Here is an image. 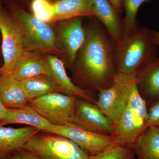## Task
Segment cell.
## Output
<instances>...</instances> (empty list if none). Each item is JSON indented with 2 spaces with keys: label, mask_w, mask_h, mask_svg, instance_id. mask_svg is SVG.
Instances as JSON below:
<instances>
[{
  "label": "cell",
  "mask_w": 159,
  "mask_h": 159,
  "mask_svg": "<svg viewBox=\"0 0 159 159\" xmlns=\"http://www.w3.org/2000/svg\"><path fill=\"white\" fill-rule=\"evenodd\" d=\"M86 36L73 67L84 89L98 94L114 84L116 74L117 47L99 20L85 28Z\"/></svg>",
  "instance_id": "obj_1"
},
{
  "label": "cell",
  "mask_w": 159,
  "mask_h": 159,
  "mask_svg": "<svg viewBox=\"0 0 159 159\" xmlns=\"http://www.w3.org/2000/svg\"><path fill=\"white\" fill-rule=\"evenodd\" d=\"M158 53V47L152 38L150 29L139 25L117 49V72L137 75Z\"/></svg>",
  "instance_id": "obj_2"
},
{
  "label": "cell",
  "mask_w": 159,
  "mask_h": 159,
  "mask_svg": "<svg viewBox=\"0 0 159 159\" xmlns=\"http://www.w3.org/2000/svg\"><path fill=\"white\" fill-rule=\"evenodd\" d=\"M114 125L111 136L116 143L131 148L148 128V106L138 92L136 83L132 89L126 107Z\"/></svg>",
  "instance_id": "obj_3"
},
{
  "label": "cell",
  "mask_w": 159,
  "mask_h": 159,
  "mask_svg": "<svg viewBox=\"0 0 159 159\" xmlns=\"http://www.w3.org/2000/svg\"><path fill=\"white\" fill-rule=\"evenodd\" d=\"M24 150L41 159H89L88 152L60 135L40 131L24 146Z\"/></svg>",
  "instance_id": "obj_4"
},
{
  "label": "cell",
  "mask_w": 159,
  "mask_h": 159,
  "mask_svg": "<svg viewBox=\"0 0 159 159\" xmlns=\"http://www.w3.org/2000/svg\"><path fill=\"white\" fill-rule=\"evenodd\" d=\"M136 76L135 74L117 72L114 84L97 94L95 104L112 121L114 125L128 104L132 89L136 84Z\"/></svg>",
  "instance_id": "obj_5"
},
{
  "label": "cell",
  "mask_w": 159,
  "mask_h": 159,
  "mask_svg": "<svg viewBox=\"0 0 159 159\" xmlns=\"http://www.w3.org/2000/svg\"><path fill=\"white\" fill-rule=\"evenodd\" d=\"M78 98L59 92H53L32 99L28 104L52 125L74 124Z\"/></svg>",
  "instance_id": "obj_6"
},
{
  "label": "cell",
  "mask_w": 159,
  "mask_h": 159,
  "mask_svg": "<svg viewBox=\"0 0 159 159\" xmlns=\"http://www.w3.org/2000/svg\"><path fill=\"white\" fill-rule=\"evenodd\" d=\"M14 12L22 30L25 47L44 52L56 50V35L51 26L22 9H15Z\"/></svg>",
  "instance_id": "obj_7"
},
{
  "label": "cell",
  "mask_w": 159,
  "mask_h": 159,
  "mask_svg": "<svg viewBox=\"0 0 159 159\" xmlns=\"http://www.w3.org/2000/svg\"><path fill=\"white\" fill-rule=\"evenodd\" d=\"M0 31L2 36L1 48L3 63L1 74H7L14 67L25 53L22 30L17 21L1 9Z\"/></svg>",
  "instance_id": "obj_8"
},
{
  "label": "cell",
  "mask_w": 159,
  "mask_h": 159,
  "mask_svg": "<svg viewBox=\"0 0 159 159\" xmlns=\"http://www.w3.org/2000/svg\"><path fill=\"white\" fill-rule=\"evenodd\" d=\"M50 133L67 138L90 154L100 153L116 144L111 136L95 133L74 124L53 125Z\"/></svg>",
  "instance_id": "obj_9"
},
{
  "label": "cell",
  "mask_w": 159,
  "mask_h": 159,
  "mask_svg": "<svg viewBox=\"0 0 159 159\" xmlns=\"http://www.w3.org/2000/svg\"><path fill=\"white\" fill-rule=\"evenodd\" d=\"M74 124L95 133L111 136L114 124L95 103L77 99Z\"/></svg>",
  "instance_id": "obj_10"
},
{
  "label": "cell",
  "mask_w": 159,
  "mask_h": 159,
  "mask_svg": "<svg viewBox=\"0 0 159 159\" xmlns=\"http://www.w3.org/2000/svg\"><path fill=\"white\" fill-rule=\"evenodd\" d=\"M47 58L50 69V77L54 81L59 93L96 103L97 97L96 93L81 88L74 84L68 76L62 61L51 55Z\"/></svg>",
  "instance_id": "obj_11"
},
{
  "label": "cell",
  "mask_w": 159,
  "mask_h": 159,
  "mask_svg": "<svg viewBox=\"0 0 159 159\" xmlns=\"http://www.w3.org/2000/svg\"><path fill=\"white\" fill-rule=\"evenodd\" d=\"M94 17L99 20L116 43L117 48L124 42L123 19L109 0H92Z\"/></svg>",
  "instance_id": "obj_12"
},
{
  "label": "cell",
  "mask_w": 159,
  "mask_h": 159,
  "mask_svg": "<svg viewBox=\"0 0 159 159\" xmlns=\"http://www.w3.org/2000/svg\"><path fill=\"white\" fill-rule=\"evenodd\" d=\"M86 36L85 29L81 17L67 20L61 29V42L72 67L78 52L85 42Z\"/></svg>",
  "instance_id": "obj_13"
},
{
  "label": "cell",
  "mask_w": 159,
  "mask_h": 159,
  "mask_svg": "<svg viewBox=\"0 0 159 159\" xmlns=\"http://www.w3.org/2000/svg\"><path fill=\"white\" fill-rule=\"evenodd\" d=\"M136 83L147 106L159 99V57H155L137 74Z\"/></svg>",
  "instance_id": "obj_14"
},
{
  "label": "cell",
  "mask_w": 159,
  "mask_h": 159,
  "mask_svg": "<svg viewBox=\"0 0 159 159\" xmlns=\"http://www.w3.org/2000/svg\"><path fill=\"white\" fill-rule=\"evenodd\" d=\"M39 131L31 126L14 128L0 125V156H9L22 150L29 140Z\"/></svg>",
  "instance_id": "obj_15"
},
{
  "label": "cell",
  "mask_w": 159,
  "mask_h": 159,
  "mask_svg": "<svg viewBox=\"0 0 159 159\" xmlns=\"http://www.w3.org/2000/svg\"><path fill=\"white\" fill-rule=\"evenodd\" d=\"M4 75L20 81L41 75L50 77V69L47 58L25 52L14 67Z\"/></svg>",
  "instance_id": "obj_16"
},
{
  "label": "cell",
  "mask_w": 159,
  "mask_h": 159,
  "mask_svg": "<svg viewBox=\"0 0 159 159\" xmlns=\"http://www.w3.org/2000/svg\"><path fill=\"white\" fill-rule=\"evenodd\" d=\"M21 124L37 129L40 131L50 132L52 124L42 117L28 104L21 108H7L0 125Z\"/></svg>",
  "instance_id": "obj_17"
},
{
  "label": "cell",
  "mask_w": 159,
  "mask_h": 159,
  "mask_svg": "<svg viewBox=\"0 0 159 159\" xmlns=\"http://www.w3.org/2000/svg\"><path fill=\"white\" fill-rule=\"evenodd\" d=\"M0 98L7 108H21L29 103L20 81L4 74H0Z\"/></svg>",
  "instance_id": "obj_18"
},
{
  "label": "cell",
  "mask_w": 159,
  "mask_h": 159,
  "mask_svg": "<svg viewBox=\"0 0 159 159\" xmlns=\"http://www.w3.org/2000/svg\"><path fill=\"white\" fill-rule=\"evenodd\" d=\"M53 3L55 21L94 16L92 0H57Z\"/></svg>",
  "instance_id": "obj_19"
},
{
  "label": "cell",
  "mask_w": 159,
  "mask_h": 159,
  "mask_svg": "<svg viewBox=\"0 0 159 159\" xmlns=\"http://www.w3.org/2000/svg\"><path fill=\"white\" fill-rule=\"evenodd\" d=\"M137 159H159V130L148 127L134 145Z\"/></svg>",
  "instance_id": "obj_20"
},
{
  "label": "cell",
  "mask_w": 159,
  "mask_h": 159,
  "mask_svg": "<svg viewBox=\"0 0 159 159\" xmlns=\"http://www.w3.org/2000/svg\"><path fill=\"white\" fill-rule=\"evenodd\" d=\"M20 81L29 102L49 93L59 92L54 81L47 75L35 76Z\"/></svg>",
  "instance_id": "obj_21"
},
{
  "label": "cell",
  "mask_w": 159,
  "mask_h": 159,
  "mask_svg": "<svg viewBox=\"0 0 159 159\" xmlns=\"http://www.w3.org/2000/svg\"><path fill=\"white\" fill-rule=\"evenodd\" d=\"M152 1V0H122V8L125 12L123 18L124 40L133 33L139 25L137 15L140 6L144 3H150Z\"/></svg>",
  "instance_id": "obj_22"
},
{
  "label": "cell",
  "mask_w": 159,
  "mask_h": 159,
  "mask_svg": "<svg viewBox=\"0 0 159 159\" xmlns=\"http://www.w3.org/2000/svg\"><path fill=\"white\" fill-rule=\"evenodd\" d=\"M89 159H137L133 148L116 144L97 154H90Z\"/></svg>",
  "instance_id": "obj_23"
},
{
  "label": "cell",
  "mask_w": 159,
  "mask_h": 159,
  "mask_svg": "<svg viewBox=\"0 0 159 159\" xmlns=\"http://www.w3.org/2000/svg\"><path fill=\"white\" fill-rule=\"evenodd\" d=\"M31 8L34 17L46 23L55 21L54 3L49 0H33Z\"/></svg>",
  "instance_id": "obj_24"
},
{
  "label": "cell",
  "mask_w": 159,
  "mask_h": 159,
  "mask_svg": "<svg viewBox=\"0 0 159 159\" xmlns=\"http://www.w3.org/2000/svg\"><path fill=\"white\" fill-rule=\"evenodd\" d=\"M148 127L159 130V99L148 107Z\"/></svg>",
  "instance_id": "obj_25"
},
{
  "label": "cell",
  "mask_w": 159,
  "mask_h": 159,
  "mask_svg": "<svg viewBox=\"0 0 159 159\" xmlns=\"http://www.w3.org/2000/svg\"><path fill=\"white\" fill-rule=\"evenodd\" d=\"M109 1L119 14H122L123 11L122 6V0H109Z\"/></svg>",
  "instance_id": "obj_26"
},
{
  "label": "cell",
  "mask_w": 159,
  "mask_h": 159,
  "mask_svg": "<svg viewBox=\"0 0 159 159\" xmlns=\"http://www.w3.org/2000/svg\"><path fill=\"white\" fill-rule=\"evenodd\" d=\"M20 152L23 159H41L34 154L24 149L20 151Z\"/></svg>",
  "instance_id": "obj_27"
},
{
  "label": "cell",
  "mask_w": 159,
  "mask_h": 159,
  "mask_svg": "<svg viewBox=\"0 0 159 159\" xmlns=\"http://www.w3.org/2000/svg\"><path fill=\"white\" fill-rule=\"evenodd\" d=\"M150 34L154 42L158 47L159 52V31L150 29Z\"/></svg>",
  "instance_id": "obj_28"
},
{
  "label": "cell",
  "mask_w": 159,
  "mask_h": 159,
  "mask_svg": "<svg viewBox=\"0 0 159 159\" xmlns=\"http://www.w3.org/2000/svg\"><path fill=\"white\" fill-rule=\"evenodd\" d=\"M7 109L3 104L0 98V121L5 117Z\"/></svg>",
  "instance_id": "obj_29"
},
{
  "label": "cell",
  "mask_w": 159,
  "mask_h": 159,
  "mask_svg": "<svg viewBox=\"0 0 159 159\" xmlns=\"http://www.w3.org/2000/svg\"><path fill=\"white\" fill-rule=\"evenodd\" d=\"M11 159H23L22 157L21 156L20 151L17 152H15L14 154L10 157Z\"/></svg>",
  "instance_id": "obj_30"
},
{
  "label": "cell",
  "mask_w": 159,
  "mask_h": 159,
  "mask_svg": "<svg viewBox=\"0 0 159 159\" xmlns=\"http://www.w3.org/2000/svg\"><path fill=\"white\" fill-rule=\"evenodd\" d=\"M0 159H11L9 156H0Z\"/></svg>",
  "instance_id": "obj_31"
},
{
  "label": "cell",
  "mask_w": 159,
  "mask_h": 159,
  "mask_svg": "<svg viewBox=\"0 0 159 159\" xmlns=\"http://www.w3.org/2000/svg\"><path fill=\"white\" fill-rule=\"evenodd\" d=\"M1 9H1V6H0V11H1Z\"/></svg>",
  "instance_id": "obj_32"
},
{
  "label": "cell",
  "mask_w": 159,
  "mask_h": 159,
  "mask_svg": "<svg viewBox=\"0 0 159 159\" xmlns=\"http://www.w3.org/2000/svg\"><path fill=\"white\" fill-rule=\"evenodd\" d=\"M0 74H1V71H0Z\"/></svg>",
  "instance_id": "obj_33"
},
{
  "label": "cell",
  "mask_w": 159,
  "mask_h": 159,
  "mask_svg": "<svg viewBox=\"0 0 159 159\" xmlns=\"http://www.w3.org/2000/svg\"></svg>",
  "instance_id": "obj_34"
}]
</instances>
